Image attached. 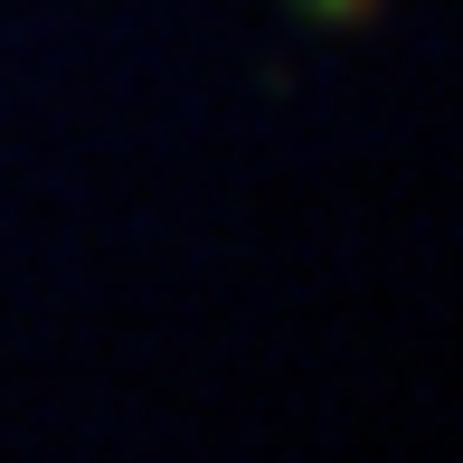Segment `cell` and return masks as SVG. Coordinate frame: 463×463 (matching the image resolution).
Segmentation results:
<instances>
[{
    "instance_id": "1",
    "label": "cell",
    "mask_w": 463,
    "mask_h": 463,
    "mask_svg": "<svg viewBox=\"0 0 463 463\" xmlns=\"http://www.w3.org/2000/svg\"><path fill=\"white\" fill-rule=\"evenodd\" d=\"M293 29H360V19H378V0H284Z\"/></svg>"
}]
</instances>
